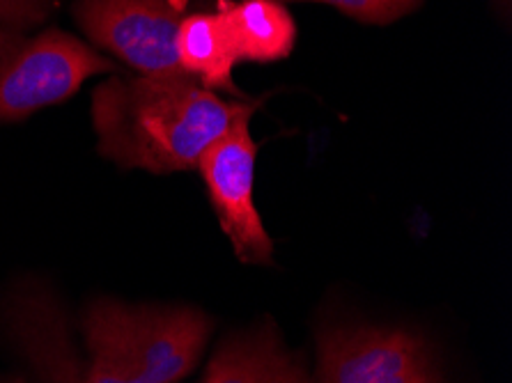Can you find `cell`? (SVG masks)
<instances>
[{
	"instance_id": "30bf717a",
	"label": "cell",
	"mask_w": 512,
	"mask_h": 383,
	"mask_svg": "<svg viewBox=\"0 0 512 383\" xmlns=\"http://www.w3.org/2000/svg\"><path fill=\"white\" fill-rule=\"evenodd\" d=\"M177 56L189 76L207 90H228L237 95L232 83V67L237 65V51L221 12L189 14L177 28Z\"/></svg>"
},
{
	"instance_id": "6da1fadb",
	"label": "cell",
	"mask_w": 512,
	"mask_h": 383,
	"mask_svg": "<svg viewBox=\"0 0 512 383\" xmlns=\"http://www.w3.org/2000/svg\"><path fill=\"white\" fill-rule=\"evenodd\" d=\"M251 104H230L193 76H118L92 95L99 152L154 175L196 170L200 156Z\"/></svg>"
},
{
	"instance_id": "7c38bea8",
	"label": "cell",
	"mask_w": 512,
	"mask_h": 383,
	"mask_svg": "<svg viewBox=\"0 0 512 383\" xmlns=\"http://www.w3.org/2000/svg\"><path fill=\"white\" fill-rule=\"evenodd\" d=\"M60 0H0V26L28 30L40 26Z\"/></svg>"
},
{
	"instance_id": "8992f818",
	"label": "cell",
	"mask_w": 512,
	"mask_h": 383,
	"mask_svg": "<svg viewBox=\"0 0 512 383\" xmlns=\"http://www.w3.org/2000/svg\"><path fill=\"white\" fill-rule=\"evenodd\" d=\"M248 117L242 115L214 140L200 156L198 170L209 189V198L221 230L232 241L237 257L246 264H271L274 241L262 225L253 202L255 140L248 131Z\"/></svg>"
},
{
	"instance_id": "277c9868",
	"label": "cell",
	"mask_w": 512,
	"mask_h": 383,
	"mask_svg": "<svg viewBox=\"0 0 512 383\" xmlns=\"http://www.w3.org/2000/svg\"><path fill=\"white\" fill-rule=\"evenodd\" d=\"M313 383H446L421 335L402 326L327 322L317 331Z\"/></svg>"
},
{
	"instance_id": "9c48e42d",
	"label": "cell",
	"mask_w": 512,
	"mask_h": 383,
	"mask_svg": "<svg viewBox=\"0 0 512 383\" xmlns=\"http://www.w3.org/2000/svg\"><path fill=\"white\" fill-rule=\"evenodd\" d=\"M237 60L276 62L285 58L297 42V23L281 0H242L219 3Z\"/></svg>"
},
{
	"instance_id": "4fadbf2b",
	"label": "cell",
	"mask_w": 512,
	"mask_h": 383,
	"mask_svg": "<svg viewBox=\"0 0 512 383\" xmlns=\"http://www.w3.org/2000/svg\"><path fill=\"white\" fill-rule=\"evenodd\" d=\"M5 383H28L26 379H10V381H5Z\"/></svg>"
},
{
	"instance_id": "ba28073f",
	"label": "cell",
	"mask_w": 512,
	"mask_h": 383,
	"mask_svg": "<svg viewBox=\"0 0 512 383\" xmlns=\"http://www.w3.org/2000/svg\"><path fill=\"white\" fill-rule=\"evenodd\" d=\"M203 383H313L274 322L230 333L209 358Z\"/></svg>"
},
{
	"instance_id": "8fae6325",
	"label": "cell",
	"mask_w": 512,
	"mask_h": 383,
	"mask_svg": "<svg viewBox=\"0 0 512 383\" xmlns=\"http://www.w3.org/2000/svg\"><path fill=\"white\" fill-rule=\"evenodd\" d=\"M313 3L333 5L349 17L366 23H391L414 10L421 0H313Z\"/></svg>"
},
{
	"instance_id": "5b68a950",
	"label": "cell",
	"mask_w": 512,
	"mask_h": 383,
	"mask_svg": "<svg viewBox=\"0 0 512 383\" xmlns=\"http://www.w3.org/2000/svg\"><path fill=\"white\" fill-rule=\"evenodd\" d=\"M74 19L92 44L141 76H189L177 56L184 17L168 0H79Z\"/></svg>"
},
{
	"instance_id": "7a4b0ae2",
	"label": "cell",
	"mask_w": 512,
	"mask_h": 383,
	"mask_svg": "<svg viewBox=\"0 0 512 383\" xmlns=\"http://www.w3.org/2000/svg\"><path fill=\"white\" fill-rule=\"evenodd\" d=\"M85 383H175L198 365L212 319L198 308L95 301L85 312Z\"/></svg>"
},
{
	"instance_id": "3957f363",
	"label": "cell",
	"mask_w": 512,
	"mask_h": 383,
	"mask_svg": "<svg viewBox=\"0 0 512 383\" xmlns=\"http://www.w3.org/2000/svg\"><path fill=\"white\" fill-rule=\"evenodd\" d=\"M106 72H115L113 60L62 30L26 35L0 26V124L60 104Z\"/></svg>"
},
{
	"instance_id": "52a82bcc",
	"label": "cell",
	"mask_w": 512,
	"mask_h": 383,
	"mask_svg": "<svg viewBox=\"0 0 512 383\" xmlns=\"http://www.w3.org/2000/svg\"><path fill=\"white\" fill-rule=\"evenodd\" d=\"M7 324L40 383H85V365L69 338L58 301L42 287H23L7 306Z\"/></svg>"
}]
</instances>
